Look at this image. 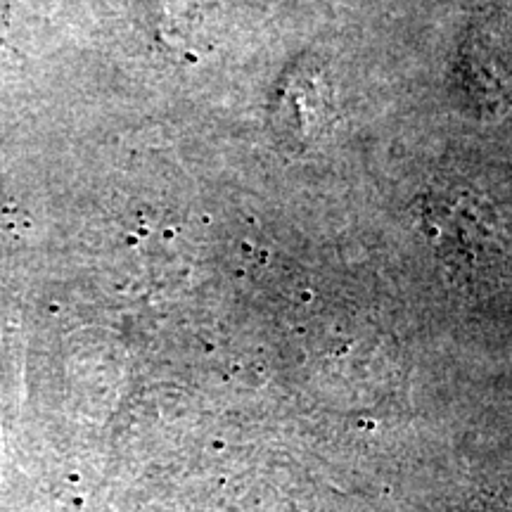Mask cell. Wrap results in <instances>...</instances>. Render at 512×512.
Listing matches in <instances>:
<instances>
[{
	"instance_id": "2",
	"label": "cell",
	"mask_w": 512,
	"mask_h": 512,
	"mask_svg": "<svg viewBox=\"0 0 512 512\" xmlns=\"http://www.w3.org/2000/svg\"><path fill=\"white\" fill-rule=\"evenodd\" d=\"M24 430V335L22 320L0 304V458L3 472L22 446Z\"/></svg>"
},
{
	"instance_id": "1",
	"label": "cell",
	"mask_w": 512,
	"mask_h": 512,
	"mask_svg": "<svg viewBox=\"0 0 512 512\" xmlns=\"http://www.w3.org/2000/svg\"><path fill=\"white\" fill-rule=\"evenodd\" d=\"M337 107L332 81L323 62L302 55L285 69L271 105L275 143L290 155H306L328 140Z\"/></svg>"
}]
</instances>
